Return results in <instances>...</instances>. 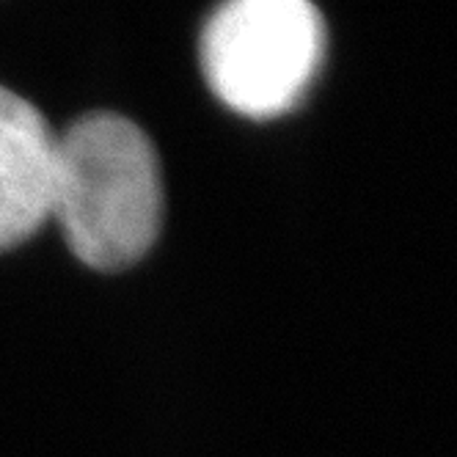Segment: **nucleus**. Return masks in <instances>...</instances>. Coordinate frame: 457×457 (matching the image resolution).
<instances>
[{"mask_svg": "<svg viewBox=\"0 0 457 457\" xmlns=\"http://www.w3.org/2000/svg\"><path fill=\"white\" fill-rule=\"evenodd\" d=\"M50 218L94 270L136 265L162 223V179L149 136L119 113H88L55 136Z\"/></svg>", "mask_w": 457, "mask_h": 457, "instance_id": "1", "label": "nucleus"}, {"mask_svg": "<svg viewBox=\"0 0 457 457\" xmlns=\"http://www.w3.org/2000/svg\"><path fill=\"white\" fill-rule=\"evenodd\" d=\"M55 133L45 116L0 86V251L25 243L50 220Z\"/></svg>", "mask_w": 457, "mask_h": 457, "instance_id": "3", "label": "nucleus"}, {"mask_svg": "<svg viewBox=\"0 0 457 457\" xmlns=\"http://www.w3.org/2000/svg\"><path fill=\"white\" fill-rule=\"evenodd\" d=\"M325 53V25L306 0H235L202 34V70L218 100L270 119L295 105Z\"/></svg>", "mask_w": 457, "mask_h": 457, "instance_id": "2", "label": "nucleus"}]
</instances>
